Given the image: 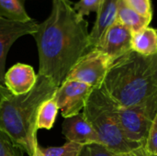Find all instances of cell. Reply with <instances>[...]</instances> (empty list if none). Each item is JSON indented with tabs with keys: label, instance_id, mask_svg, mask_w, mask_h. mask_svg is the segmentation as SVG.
Segmentation results:
<instances>
[{
	"label": "cell",
	"instance_id": "obj_1",
	"mask_svg": "<svg viewBox=\"0 0 157 156\" xmlns=\"http://www.w3.org/2000/svg\"><path fill=\"white\" fill-rule=\"evenodd\" d=\"M39 52V74L59 87L75 64L91 51L88 22L70 0H52L50 16L33 35Z\"/></svg>",
	"mask_w": 157,
	"mask_h": 156
},
{
	"label": "cell",
	"instance_id": "obj_2",
	"mask_svg": "<svg viewBox=\"0 0 157 156\" xmlns=\"http://www.w3.org/2000/svg\"><path fill=\"white\" fill-rule=\"evenodd\" d=\"M121 107H146L157 112V78L154 56L131 51L114 61L102 84Z\"/></svg>",
	"mask_w": 157,
	"mask_h": 156
},
{
	"label": "cell",
	"instance_id": "obj_3",
	"mask_svg": "<svg viewBox=\"0 0 157 156\" xmlns=\"http://www.w3.org/2000/svg\"><path fill=\"white\" fill-rule=\"evenodd\" d=\"M58 86L49 77L38 74L34 87L22 96L6 97L0 104V131L28 155L32 156L37 140L36 120L41 104L52 98Z\"/></svg>",
	"mask_w": 157,
	"mask_h": 156
},
{
	"label": "cell",
	"instance_id": "obj_4",
	"mask_svg": "<svg viewBox=\"0 0 157 156\" xmlns=\"http://www.w3.org/2000/svg\"><path fill=\"white\" fill-rule=\"evenodd\" d=\"M117 108V103L101 86L93 88L82 113L97 132L99 143L111 152L122 154L143 145L131 142L125 136L119 121Z\"/></svg>",
	"mask_w": 157,
	"mask_h": 156
},
{
	"label": "cell",
	"instance_id": "obj_5",
	"mask_svg": "<svg viewBox=\"0 0 157 156\" xmlns=\"http://www.w3.org/2000/svg\"><path fill=\"white\" fill-rule=\"evenodd\" d=\"M112 62L102 51L93 49L75 64L65 81H78L93 88L100 87Z\"/></svg>",
	"mask_w": 157,
	"mask_h": 156
},
{
	"label": "cell",
	"instance_id": "obj_6",
	"mask_svg": "<svg viewBox=\"0 0 157 156\" xmlns=\"http://www.w3.org/2000/svg\"><path fill=\"white\" fill-rule=\"evenodd\" d=\"M117 111L125 136L131 142L144 146L152 121L156 113L146 107L124 108L119 105Z\"/></svg>",
	"mask_w": 157,
	"mask_h": 156
},
{
	"label": "cell",
	"instance_id": "obj_7",
	"mask_svg": "<svg viewBox=\"0 0 157 156\" xmlns=\"http://www.w3.org/2000/svg\"><path fill=\"white\" fill-rule=\"evenodd\" d=\"M93 87L78 81H64L56 90L53 97L62 116L69 118L83 111Z\"/></svg>",
	"mask_w": 157,
	"mask_h": 156
},
{
	"label": "cell",
	"instance_id": "obj_8",
	"mask_svg": "<svg viewBox=\"0 0 157 156\" xmlns=\"http://www.w3.org/2000/svg\"><path fill=\"white\" fill-rule=\"evenodd\" d=\"M39 23L34 19L26 22L12 21L0 17V85L5 86L6 59L13 43L22 36L34 35Z\"/></svg>",
	"mask_w": 157,
	"mask_h": 156
},
{
	"label": "cell",
	"instance_id": "obj_9",
	"mask_svg": "<svg viewBox=\"0 0 157 156\" xmlns=\"http://www.w3.org/2000/svg\"><path fill=\"white\" fill-rule=\"evenodd\" d=\"M132 32L116 21L103 35L96 49L105 53L113 63L132 50Z\"/></svg>",
	"mask_w": 157,
	"mask_h": 156
},
{
	"label": "cell",
	"instance_id": "obj_10",
	"mask_svg": "<svg viewBox=\"0 0 157 156\" xmlns=\"http://www.w3.org/2000/svg\"><path fill=\"white\" fill-rule=\"evenodd\" d=\"M37 76L32 66L16 63L5 74V87L13 96L25 95L34 87Z\"/></svg>",
	"mask_w": 157,
	"mask_h": 156
},
{
	"label": "cell",
	"instance_id": "obj_11",
	"mask_svg": "<svg viewBox=\"0 0 157 156\" xmlns=\"http://www.w3.org/2000/svg\"><path fill=\"white\" fill-rule=\"evenodd\" d=\"M63 134L68 142L81 145L100 143L97 132L82 112L64 119L63 122Z\"/></svg>",
	"mask_w": 157,
	"mask_h": 156
},
{
	"label": "cell",
	"instance_id": "obj_12",
	"mask_svg": "<svg viewBox=\"0 0 157 156\" xmlns=\"http://www.w3.org/2000/svg\"><path fill=\"white\" fill-rule=\"evenodd\" d=\"M120 0H102L97 12V18L92 30L89 32L91 50L99 44L105 32L117 21Z\"/></svg>",
	"mask_w": 157,
	"mask_h": 156
},
{
	"label": "cell",
	"instance_id": "obj_13",
	"mask_svg": "<svg viewBox=\"0 0 157 156\" xmlns=\"http://www.w3.org/2000/svg\"><path fill=\"white\" fill-rule=\"evenodd\" d=\"M132 50L145 57L155 55L157 53L156 29L147 26L132 33Z\"/></svg>",
	"mask_w": 157,
	"mask_h": 156
},
{
	"label": "cell",
	"instance_id": "obj_14",
	"mask_svg": "<svg viewBox=\"0 0 157 156\" xmlns=\"http://www.w3.org/2000/svg\"><path fill=\"white\" fill-rule=\"evenodd\" d=\"M117 21L130 29L132 33L149 26L151 23L149 19L144 17L130 6H128L123 2V0H120L119 2Z\"/></svg>",
	"mask_w": 157,
	"mask_h": 156
},
{
	"label": "cell",
	"instance_id": "obj_15",
	"mask_svg": "<svg viewBox=\"0 0 157 156\" xmlns=\"http://www.w3.org/2000/svg\"><path fill=\"white\" fill-rule=\"evenodd\" d=\"M58 111L59 108L53 97L44 101L38 111L36 120L37 130H51L54 125Z\"/></svg>",
	"mask_w": 157,
	"mask_h": 156
},
{
	"label": "cell",
	"instance_id": "obj_16",
	"mask_svg": "<svg viewBox=\"0 0 157 156\" xmlns=\"http://www.w3.org/2000/svg\"><path fill=\"white\" fill-rule=\"evenodd\" d=\"M0 17L20 22L32 19L27 14L20 0H0Z\"/></svg>",
	"mask_w": 157,
	"mask_h": 156
},
{
	"label": "cell",
	"instance_id": "obj_17",
	"mask_svg": "<svg viewBox=\"0 0 157 156\" xmlns=\"http://www.w3.org/2000/svg\"><path fill=\"white\" fill-rule=\"evenodd\" d=\"M83 145L67 142L62 146L57 147H48V148H42L41 151L44 156H77L80 153Z\"/></svg>",
	"mask_w": 157,
	"mask_h": 156
},
{
	"label": "cell",
	"instance_id": "obj_18",
	"mask_svg": "<svg viewBox=\"0 0 157 156\" xmlns=\"http://www.w3.org/2000/svg\"><path fill=\"white\" fill-rule=\"evenodd\" d=\"M123 2L135 12L152 21L153 7L151 0H123Z\"/></svg>",
	"mask_w": 157,
	"mask_h": 156
},
{
	"label": "cell",
	"instance_id": "obj_19",
	"mask_svg": "<svg viewBox=\"0 0 157 156\" xmlns=\"http://www.w3.org/2000/svg\"><path fill=\"white\" fill-rule=\"evenodd\" d=\"M77 156H121L109 150L101 143H90L83 145Z\"/></svg>",
	"mask_w": 157,
	"mask_h": 156
},
{
	"label": "cell",
	"instance_id": "obj_20",
	"mask_svg": "<svg viewBox=\"0 0 157 156\" xmlns=\"http://www.w3.org/2000/svg\"><path fill=\"white\" fill-rule=\"evenodd\" d=\"M0 156H23V151L2 131H0Z\"/></svg>",
	"mask_w": 157,
	"mask_h": 156
},
{
	"label": "cell",
	"instance_id": "obj_21",
	"mask_svg": "<svg viewBox=\"0 0 157 156\" xmlns=\"http://www.w3.org/2000/svg\"><path fill=\"white\" fill-rule=\"evenodd\" d=\"M101 1L102 0H79L74 4V9L80 17H85V16H88L91 12L97 13Z\"/></svg>",
	"mask_w": 157,
	"mask_h": 156
},
{
	"label": "cell",
	"instance_id": "obj_22",
	"mask_svg": "<svg viewBox=\"0 0 157 156\" xmlns=\"http://www.w3.org/2000/svg\"><path fill=\"white\" fill-rule=\"evenodd\" d=\"M144 148L152 156H157V112L152 121Z\"/></svg>",
	"mask_w": 157,
	"mask_h": 156
},
{
	"label": "cell",
	"instance_id": "obj_23",
	"mask_svg": "<svg viewBox=\"0 0 157 156\" xmlns=\"http://www.w3.org/2000/svg\"><path fill=\"white\" fill-rule=\"evenodd\" d=\"M121 156H152L144 148V146H142L138 149H135L130 153L122 154Z\"/></svg>",
	"mask_w": 157,
	"mask_h": 156
},
{
	"label": "cell",
	"instance_id": "obj_24",
	"mask_svg": "<svg viewBox=\"0 0 157 156\" xmlns=\"http://www.w3.org/2000/svg\"><path fill=\"white\" fill-rule=\"evenodd\" d=\"M9 95H11V93H10L5 86H3L0 85V104H1L2 101H3L6 97H7Z\"/></svg>",
	"mask_w": 157,
	"mask_h": 156
},
{
	"label": "cell",
	"instance_id": "obj_25",
	"mask_svg": "<svg viewBox=\"0 0 157 156\" xmlns=\"http://www.w3.org/2000/svg\"><path fill=\"white\" fill-rule=\"evenodd\" d=\"M32 156H44L42 151H41V147L40 146V144L38 143L35 147V150H34V154Z\"/></svg>",
	"mask_w": 157,
	"mask_h": 156
},
{
	"label": "cell",
	"instance_id": "obj_26",
	"mask_svg": "<svg viewBox=\"0 0 157 156\" xmlns=\"http://www.w3.org/2000/svg\"><path fill=\"white\" fill-rule=\"evenodd\" d=\"M154 60H155V70H156V78H157V53L154 55Z\"/></svg>",
	"mask_w": 157,
	"mask_h": 156
}]
</instances>
